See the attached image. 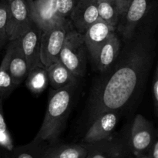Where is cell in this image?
Listing matches in <instances>:
<instances>
[{
    "label": "cell",
    "instance_id": "obj_19",
    "mask_svg": "<svg viewBox=\"0 0 158 158\" xmlns=\"http://www.w3.org/2000/svg\"><path fill=\"white\" fill-rule=\"evenodd\" d=\"M26 87L34 94H40L45 91L49 85L46 67L38 66L29 71L26 78Z\"/></svg>",
    "mask_w": 158,
    "mask_h": 158
},
{
    "label": "cell",
    "instance_id": "obj_11",
    "mask_svg": "<svg viewBox=\"0 0 158 158\" xmlns=\"http://www.w3.org/2000/svg\"><path fill=\"white\" fill-rule=\"evenodd\" d=\"M69 17L75 30L83 34L91 25L100 19L97 0H76Z\"/></svg>",
    "mask_w": 158,
    "mask_h": 158
},
{
    "label": "cell",
    "instance_id": "obj_3",
    "mask_svg": "<svg viewBox=\"0 0 158 158\" xmlns=\"http://www.w3.org/2000/svg\"><path fill=\"white\" fill-rule=\"evenodd\" d=\"M86 50L83 34L73 28L67 33L59 60L76 77H82L86 72Z\"/></svg>",
    "mask_w": 158,
    "mask_h": 158
},
{
    "label": "cell",
    "instance_id": "obj_18",
    "mask_svg": "<svg viewBox=\"0 0 158 158\" xmlns=\"http://www.w3.org/2000/svg\"><path fill=\"white\" fill-rule=\"evenodd\" d=\"M12 41L9 42L6 52L0 64V99L2 100L10 96L16 86L14 85L9 71V60L12 52Z\"/></svg>",
    "mask_w": 158,
    "mask_h": 158
},
{
    "label": "cell",
    "instance_id": "obj_8",
    "mask_svg": "<svg viewBox=\"0 0 158 158\" xmlns=\"http://www.w3.org/2000/svg\"><path fill=\"white\" fill-rule=\"evenodd\" d=\"M154 0H131L127 9L120 15L116 29L124 40L131 39L148 11Z\"/></svg>",
    "mask_w": 158,
    "mask_h": 158
},
{
    "label": "cell",
    "instance_id": "obj_26",
    "mask_svg": "<svg viewBox=\"0 0 158 158\" xmlns=\"http://www.w3.org/2000/svg\"><path fill=\"white\" fill-rule=\"evenodd\" d=\"M147 155L149 158H158V140L156 139L148 150Z\"/></svg>",
    "mask_w": 158,
    "mask_h": 158
},
{
    "label": "cell",
    "instance_id": "obj_22",
    "mask_svg": "<svg viewBox=\"0 0 158 158\" xmlns=\"http://www.w3.org/2000/svg\"><path fill=\"white\" fill-rule=\"evenodd\" d=\"M2 102L3 100L0 99V151L6 155H8V154L12 151L14 145L5 120Z\"/></svg>",
    "mask_w": 158,
    "mask_h": 158
},
{
    "label": "cell",
    "instance_id": "obj_15",
    "mask_svg": "<svg viewBox=\"0 0 158 158\" xmlns=\"http://www.w3.org/2000/svg\"><path fill=\"white\" fill-rule=\"evenodd\" d=\"M12 52L9 60V71L12 82L15 86L21 84L29 73L26 57L23 51L21 37L12 40Z\"/></svg>",
    "mask_w": 158,
    "mask_h": 158
},
{
    "label": "cell",
    "instance_id": "obj_5",
    "mask_svg": "<svg viewBox=\"0 0 158 158\" xmlns=\"http://www.w3.org/2000/svg\"><path fill=\"white\" fill-rule=\"evenodd\" d=\"M32 2L7 0L6 33L9 42L20 38L34 22L31 13Z\"/></svg>",
    "mask_w": 158,
    "mask_h": 158
},
{
    "label": "cell",
    "instance_id": "obj_25",
    "mask_svg": "<svg viewBox=\"0 0 158 158\" xmlns=\"http://www.w3.org/2000/svg\"><path fill=\"white\" fill-rule=\"evenodd\" d=\"M152 100L154 102V106L155 108L156 114H157L158 110V67H155L154 77L152 81Z\"/></svg>",
    "mask_w": 158,
    "mask_h": 158
},
{
    "label": "cell",
    "instance_id": "obj_16",
    "mask_svg": "<svg viewBox=\"0 0 158 158\" xmlns=\"http://www.w3.org/2000/svg\"><path fill=\"white\" fill-rule=\"evenodd\" d=\"M84 143H54L47 145L43 158H86Z\"/></svg>",
    "mask_w": 158,
    "mask_h": 158
},
{
    "label": "cell",
    "instance_id": "obj_24",
    "mask_svg": "<svg viewBox=\"0 0 158 158\" xmlns=\"http://www.w3.org/2000/svg\"><path fill=\"white\" fill-rule=\"evenodd\" d=\"M76 0H56V9L59 16L63 19H67L70 15Z\"/></svg>",
    "mask_w": 158,
    "mask_h": 158
},
{
    "label": "cell",
    "instance_id": "obj_1",
    "mask_svg": "<svg viewBox=\"0 0 158 158\" xmlns=\"http://www.w3.org/2000/svg\"><path fill=\"white\" fill-rule=\"evenodd\" d=\"M125 40L115 63L93 86L86 107L89 124L103 113L126 108L146 83L156 53L154 32L151 29H137Z\"/></svg>",
    "mask_w": 158,
    "mask_h": 158
},
{
    "label": "cell",
    "instance_id": "obj_32",
    "mask_svg": "<svg viewBox=\"0 0 158 158\" xmlns=\"http://www.w3.org/2000/svg\"><path fill=\"white\" fill-rule=\"evenodd\" d=\"M134 158H135V157H134Z\"/></svg>",
    "mask_w": 158,
    "mask_h": 158
},
{
    "label": "cell",
    "instance_id": "obj_30",
    "mask_svg": "<svg viewBox=\"0 0 158 158\" xmlns=\"http://www.w3.org/2000/svg\"><path fill=\"white\" fill-rule=\"evenodd\" d=\"M0 154H4V153H2V151H0ZM5 155H6V154H5ZM6 156H7V155H6Z\"/></svg>",
    "mask_w": 158,
    "mask_h": 158
},
{
    "label": "cell",
    "instance_id": "obj_23",
    "mask_svg": "<svg viewBox=\"0 0 158 158\" xmlns=\"http://www.w3.org/2000/svg\"><path fill=\"white\" fill-rule=\"evenodd\" d=\"M7 10V0H0V51L9 43L6 33Z\"/></svg>",
    "mask_w": 158,
    "mask_h": 158
},
{
    "label": "cell",
    "instance_id": "obj_21",
    "mask_svg": "<svg viewBox=\"0 0 158 158\" xmlns=\"http://www.w3.org/2000/svg\"><path fill=\"white\" fill-rule=\"evenodd\" d=\"M97 8L100 19L117 28L120 12L115 0H97Z\"/></svg>",
    "mask_w": 158,
    "mask_h": 158
},
{
    "label": "cell",
    "instance_id": "obj_10",
    "mask_svg": "<svg viewBox=\"0 0 158 158\" xmlns=\"http://www.w3.org/2000/svg\"><path fill=\"white\" fill-rule=\"evenodd\" d=\"M116 30L115 27L99 19L83 34L85 46L93 61L95 60L101 46Z\"/></svg>",
    "mask_w": 158,
    "mask_h": 158
},
{
    "label": "cell",
    "instance_id": "obj_31",
    "mask_svg": "<svg viewBox=\"0 0 158 158\" xmlns=\"http://www.w3.org/2000/svg\"><path fill=\"white\" fill-rule=\"evenodd\" d=\"M28 1H29V2H32V0H28Z\"/></svg>",
    "mask_w": 158,
    "mask_h": 158
},
{
    "label": "cell",
    "instance_id": "obj_6",
    "mask_svg": "<svg viewBox=\"0 0 158 158\" xmlns=\"http://www.w3.org/2000/svg\"><path fill=\"white\" fill-rule=\"evenodd\" d=\"M156 139L155 130L151 122L142 114H137L128 137L130 149L134 157L146 155Z\"/></svg>",
    "mask_w": 158,
    "mask_h": 158
},
{
    "label": "cell",
    "instance_id": "obj_2",
    "mask_svg": "<svg viewBox=\"0 0 158 158\" xmlns=\"http://www.w3.org/2000/svg\"><path fill=\"white\" fill-rule=\"evenodd\" d=\"M77 84H69L51 92L43 123L33 140L49 145L58 143L66 126Z\"/></svg>",
    "mask_w": 158,
    "mask_h": 158
},
{
    "label": "cell",
    "instance_id": "obj_29",
    "mask_svg": "<svg viewBox=\"0 0 158 158\" xmlns=\"http://www.w3.org/2000/svg\"><path fill=\"white\" fill-rule=\"evenodd\" d=\"M0 158H7V156L5 155V154H0Z\"/></svg>",
    "mask_w": 158,
    "mask_h": 158
},
{
    "label": "cell",
    "instance_id": "obj_7",
    "mask_svg": "<svg viewBox=\"0 0 158 158\" xmlns=\"http://www.w3.org/2000/svg\"><path fill=\"white\" fill-rule=\"evenodd\" d=\"M84 144L87 150L86 158H129L132 154L128 137H115L114 134L107 139Z\"/></svg>",
    "mask_w": 158,
    "mask_h": 158
},
{
    "label": "cell",
    "instance_id": "obj_28",
    "mask_svg": "<svg viewBox=\"0 0 158 158\" xmlns=\"http://www.w3.org/2000/svg\"><path fill=\"white\" fill-rule=\"evenodd\" d=\"M135 158H149V157H148V156L146 154V155L140 156V157H135Z\"/></svg>",
    "mask_w": 158,
    "mask_h": 158
},
{
    "label": "cell",
    "instance_id": "obj_13",
    "mask_svg": "<svg viewBox=\"0 0 158 158\" xmlns=\"http://www.w3.org/2000/svg\"><path fill=\"white\" fill-rule=\"evenodd\" d=\"M31 13L33 21L43 31L66 19L59 16L56 0H32Z\"/></svg>",
    "mask_w": 158,
    "mask_h": 158
},
{
    "label": "cell",
    "instance_id": "obj_20",
    "mask_svg": "<svg viewBox=\"0 0 158 158\" xmlns=\"http://www.w3.org/2000/svg\"><path fill=\"white\" fill-rule=\"evenodd\" d=\"M47 145L45 142L32 140L23 146L14 147L7 158H43Z\"/></svg>",
    "mask_w": 158,
    "mask_h": 158
},
{
    "label": "cell",
    "instance_id": "obj_12",
    "mask_svg": "<svg viewBox=\"0 0 158 158\" xmlns=\"http://www.w3.org/2000/svg\"><path fill=\"white\" fill-rule=\"evenodd\" d=\"M43 30L33 22L29 29L21 36L23 51L26 57L29 71L43 66L40 58V40Z\"/></svg>",
    "mask_w": 158,
    "mask_h": 158
},
{
    "label": "cell",
    "instance_id": "obj_27",
    "mask_svg": "<svg viewBox=\"0 0 158 158\" xmlns=\"http://www.w3.org/2000/svg\"><path fill=\"white\" fill-rule=\"evenodd\" d=\"M115 1L116 2H117L120 16V15H123L125 12V11L127 10L130 2H131V0H115Z\"/></svg>",
    "mask_w": 158,
    "mask_h": 158
},
{
    "label": "cell",
    "instance_id": "obj_4",
    "mask_svg": "<svg viewBox=\"0 0 158 158\" xmlns=\"http://www.w3.org/2000/svg\"><path fill=\"white\" fill-rule=\"evenodd\" d=\"M68 19L43 30L40 40V58L45 67L59 61L60 51L64 44L67 33L73 29Z\"/></svg>",
    "mask_w": 158,
    "mask_h": 158
},
{
    "label": "cell",
    "instance_id": "obj_17",
    "mask_svg": "<svg viewBox=\"0 0 158 158\" xmlns=\"http://www.w3.org/2000/svg\"><path fill=\"white\" fill-rule=\"evenodd\" d=\"M49 84L53 89H58L73 83H77L76 77L66 66L59 61L46 67Z\"/></svg>",
    "mask_w": 158,
    "mask_h": 158
},
{
    "label": "cell",
    "instance_id": "obj_14",
    "mask_svg": "<svg viewBox=\"0 0 158 158\" xmlns=\"http://www.w3.org/2000/svg\"><path fill=\"white\" fill-rule=\"evenodd\" d=\"M121 50V42L118 35L113 34L101 46L94 60L97 69L100 73L107 71L114 65Z\"/></svg>",
    "mask_w": 158,
    "mask_h": 158
},
{
    "label": "cell",
    "instance_id": "obj_9",
    "mask_svg": "<svg viewBox=\"0 0 158 158\" xmlns=\"http://www.w3.org/2000/svg\"><path fill=\"white\" fill-rule=\"evenodd\" d=\"M119 112L108 111L100 114L90 123L85 134L83 143H91L110 137L118 122Z\"/></svg>",
    "mask_w": 158,
    "mask_h": 158
}]
</instances>
